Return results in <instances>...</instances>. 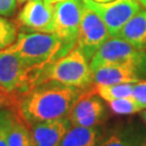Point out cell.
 Instances as JSON below:
<instances>
[{
	"label": "cell",
	"mask_w": 146,
	"mask_h": 146,
	"mask_svg": "<svg viewBox=\"0 0 146 146\" xmlns=\"http://www.w3.org/2000/svg\"><path fill=\"white\" fill-rule=\"evenodd\" d=\"M84 90L56 81H44L20 96L17 113L28 125L68 117Z\"/></svg>",
	"instance_id": "obj_1"
},
{
	"label": "cell",
	"mask_w": 146,
	"mask_h": 146,
	"mask_svg": "<svg viewBox=\"0 0 146 146\" xmlns=\"http://www.w3.org/2000/svg\"><path fill=\"white\" fill-rule=\"evenodd\" d=\"M5 50L13 52L31 67L43 68L65 55L63 41L54 33L21 31L15 42Z\"/></svg>",
	"instance_id": "obj_2"
},
{
	"label": "cell",
	"mask_w": 146,
	"mask_h": 146,
	"mask_svg": "<svg viewBox=\"0 0 146 146\" xmlns=\"http://www.w3.org/2000/svg\"><path fill=\"white\" fill-rule=\"evenodd\" d=\"M89 61L82 50L76 46L67 54L42 68L39 74L38 84L56 81L76 88H89L93 84V74Z\"/></svg>",
	"instance_id": "obj_3"
},
{
	"label": "cell",
	"mask_w": 146,
	"mask_h": 146,
	"mask_svg": "<svg viewBox=\"0 0 146 146\" xmlns=\"http://www.w3.org/2000/svg\"><path fill=\"white\" fill-rule=\"evenodd\" d=\"M42 68L31 67L13 52L0 50V88L22 95L38 84Z\"/></svg>",
	"instance_id": "obj_4"
},
{
	"label": "cell",
	"mask_w": 146,
	"mask_h": 146,
	"mask_svg": "<svg viewBox=\"0 0 146 146\" xmlns=\"http://www.w3.org/2000/svg\"><path fill=\"white\" fill-rule=\"evenodd\" d=\"M105 65H132L146 78V50L136 49L121 38L110 37L90 60L92 70Z\"/></svg>",
	"instance_id": "obj_5"
},
{
	"label": "cell",
	"mask_w": 146,
	"mask_h": 146,
	"mask_svg": "<svg viewBox=\"0 0 146 146\" xmlns=\"http://www.w3.org/2000/svg\"><path fill=\"white\" fill-rule=\"evenodd\" d=\"M84 8V0H64L54 3L53 33L63 41L66 54L77 46Z\"/></svg>",
	"instance_id": "obj_6"
},
{
	"label": "cell",
	"mask_w": 146,
	"mask_h": 146,
	"mask_svg": "<svg viewBox=\"0 0 146 146\" xmlns=\"http://www.w3.org/2000/svg\"><path fill=\"white\" fill-rule=\"evenodd\" d=\"M84 2L101 16L107 26L110 37L117 36L125 23L141 11L139 0H113L103 3L93 0H84Z\"/></svg>",
	"instance_id": "obj_7"
},
{
	"label": "cell",
	"mask_w": 146,
	"mask_h": 146,
	"mask_svg": "<svg viewBox=\"0 0 146 146\" xmlns=\"http://www.w3.org/2000/svg\"><path fill=\"white\" fill-rule=\"evenodd\" d=\"M110 37V31L101 16L84 3L77 46L82 50L86 56L91 60Z\"/></svg>",
	"instance_id": "obj_8"
},
{
	"label": "cell",
	"mask_w": 146,
	"mask_h": 146,
	"mask_svg": "<svg viewBox=\"0 0 146 146\" xmlns=\"http://www.w3.org/2000/svg\"><path fill=\"white\" fill-rule=\"evenodd\" d=\"M87 89L76 101L68 118L74 125L96 127L106 119L107 110L95 89L94 91Z\"/></svg>",
	"instance_id": "obj_9"
},
{
	"label": "cell",
	"mask_w": 146,
	"mask_h": 146,
	"mask_svg": "<svg viewBox=\"0 0 146 146\" xmlns=\"http://www.w3.org/2000/svg\"><path fill=\"white\" fill-rule=\"evenodd\" d=\"M17 20L24 29L53 33L54 5H49L44 0H27Z\"/></svg>",
	"instance_id": "obj_10"
},
{
	"label": "cell",
	"mask_w": 146,
	"mask_h": 146,
	"mask_svg": "<svg viewBox=\"0 0 146 146\" xmlns=\"http://www.w3.org/2000/svg\"><path fill=\"white\" fill-rule=\"evenodd\" d=\"M34 146H60L65 133L72 127L68 117L31 125Z\"/></svg>",
	"instance_id": "obj_11"
},
{
	"label": "cell",
	"mask_w": 146,
	"mask_h": 146,
	"mask_svg": "<svg viewBox=\"0 0 146 146\" xmlns=\"http://www.w3.org/2000/svg\"><path fill=\"white\" fill-rule=\"evenodd\" d=\"M92 74L95 86L135 84L144 78L141 72L132 65H105L92 70Z\"/></svg>",
	"instance_id": "obj_12"
},
{
	"label": "cell",
	"mask_w": 146,
	"mask_h": 146,
	"mask_svg": "<svg viewBox=\"0 0 146 146\" xmlns=\"http://www.w3.org/2000/svg\"><path fill=\"white\" fill-rule=\"evenodd\" d=\"M100 146H146V130L135 125L121 127L105 137Z\"/></svg>",
	"instance_id": "obj_13"
},
{
	"label": "cell",
	"mask_w": 146,
	"mask_h": 146,
	"mask_svg": "<svg viewBox=\"0 0 146 146\" xmlns=\"http://www.w3.org/2000/svg\"><path fill=\"white\" fill-rule=\"evenodd\" d=\"M116 37L140 50H146V10H141L125 24Z\"/></svg>",
	"instance_id": "obj_14"
},
{
	"label": "cell",
	"mask_w": 146,
	"mask_h": 146,
	"mask_svg": "<svg viewBox=\"0 0 146 146\" xmlns=\"http://www.w3.org/2000/svg\"><path fill=\"white\" fill-rule=\"evenodd\" d=\"M102 141V131L99 125L84 127L72 125L60 146H100Z\"/></svg>",
	"instance_id": "obj_15"
},
{
	"label": "cell",
	"mask_w": 146,
	"mask_h": 146,
	"mask_svg": "<svg viewBox=\"0 0 146 146\" xmlns=\"http://www.w3.org/2000/svg\"><path fill=\"white\" fill-rule=\"evenodd\" d=\"M9 146H34L31 128L25 123L20 114L15 111L11 120L9 131Z\"/></svg>",
	"instance_id": "obj_16"
},
{
	"label": "cell",
	"mask_w": 146,
	"mask_h": 146,
	"mask_svg": "<svg viewBox=\"0 0 146 146\" xmlns=\"http://www.w3.org/2000/svg\"><path fill=\"white\" fill-rule=\"evenodd\" d=\"M134 84H100L95 86V91L100 98L107 103L114 100L132 96Z\"/></svg>",
	"instance_id": "obj_17"
},
{
	"label": "cell",
	"mask_w": 146,
	"mask_h": 146,
	"mask_svg": "<svg viewBox=\"0 0 146 146\" xmlns=\"http://www.w3.org/2000/svg\"><path fill=\"white\" fill-rule=\"evenodd\" d=\"M108 106H110V110L115 115L119 116L133 115V114L140 113L143 110L141 106L137 104V102L132 96L110 101L108 102Z\"/></svg>",
	"instance_id": "obj_18"
},
{
	"label": "cell",
	"mask_w": 146,
	"mask_h": 146,
	"mask_svg": "<svg viewBox=\"0 0 146 146\" xmlns=\"http://www.w3.org/2000/svg\"><path fill=\"white\" fill-rule=\"evenodd\" d=\"M17 35V26L15 24L0 15V50L7 49L13 44Z\"/></svg>",
	"instance_id": "obj_19"
},
{
	"label": "cell",
	"mask_w": 146,
	"mask_h": 146,
	"mask_svg": "<svg viewBox=\"0 0 146 146\" xmlns=\"http://www.w3.org/2000/svg\"><path fill=\"white\" fill-rule=\"evenodd\" d=\"M13 113L8 108L0 110V146H9V131Z\"/></svg>",
	"instance_id": "obj_20"
},
{
	"label": "cell",
	"mask_w": 146,
	"mask_h": 146,
	"mask_svg": "<svg viewBox=\"0 0 146 146\" xmlns=\"http://www.w3.org/2000/svg\"><path fill=\"white\" fill-rule=\"evenodd\" d=\"M19 94L9 93L0 88V110L5 108H16L19 101H20Z\"/></svg>",
	"instance_id": "obj_21"
},
{
	"label": "cell",
	"mask_w": 146,
	"mask_h": 146,
	"mask_svg": "<svg viewBox=\"0 0 146 146\" xmlns=\"http://www.w3.org/2000/svg\"><path fill=\"white\" fill-rule=\"evenodd\" d=\"M132 98L137 102L142 110H146V80H140L134 84Z\"/></svg>",
	"instance_id": "obj_22"
},
{
	"label": "cell",
	"mask_w": 146,
	"mask_h": 146,
	"mask_svg": "<svg viewBox=\"0 0 146 146\" xmlns=\"http://www.w3.org/2000/svg\"><path fill=\"white\" fill-rule=\"evenodd\" d=\"M16 8V0H0V15H13Z\"/></svg>",
	"instance_id": "obj_23"
},
{
	"label": "cell",
	"mask_w": 146,
	"mask_h": 146,
	"mask_svg": "<svg viewBox=\"0 0 146 146\" xmlns=\"http://www.w3.org/2000/svg\"><path fill=\"white\" fill-rule=\"evenodd\" d=\"M49 5H54V3H56V2H60V1H64V0H44Z\"/></svg>",
	"instance_id": "obj_24"
},
{
	"label": "cell",
	"mask_w": 146,
	"mask_h": 146,
	"mask_svg": "<svg viewBox=\"0 0 146 146\" xmlns=\"http://www.w3.org/2000/svg\"><path fill=\"white\" fill-rule=\"evenodd\" d=\"M95 2H100V3H103V2H110V1H113V0H93Z\"/></svg>",
	"instance_id": "obj_25"
},
{
	"label": "cell",
	"mask_w": 146,
	"mask_h": 146,
	"mask_svg": "<svg viewBox=\"0 0 146 146\" xmlns=\"http://www.w3.org/2000/svg\"><path fill=\"white\" fill-rule=\"evenodd\" d=\"M142 118H143V120L145 121V123H146V110L142 113Z\"/></svg>",
	"instance_id": "obj_26"
},
{
	"label": "cell",
	"mask_w": 146,
	"mask_h": 146,
	"mask_svg": "<svg viewBox=\"0 0 146 146\" xmlns=\"http://www.w3.org/2000/svg\"><path fill=\"white\" fill-rule=\"evenodd\" d=\"M139 1H140L141 5H143L144 8H146V0H139Z\"/></svg>",
	"instance_id": "obj_27"
},
{
	"label": "cell",
	"mask_w": 146,
	"mask_h": 146,
	"mask_svg": "<svg viewBox=\"0 0 146 146\" xmlns=\"http://www.w3.org/2000/svg\"><path fill=\"white\" fill-rule=\"evenodd\" d=\"M26 1L27 0H17V2H19V3H25Z\"/></svg>",
	"instance_id": "obj_28"
}]
</instances>
